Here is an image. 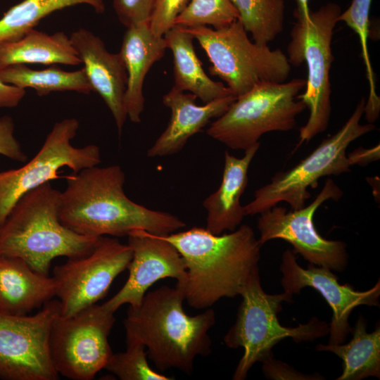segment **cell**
<instances>
[{"mask_svg": "<svg viewBox=\"0 0 380 380\" xmlns=\"http://www.w3.org/2000/svg\"><path fill=\"white\" fill-rule=\"evenodd\" d=\"M58 215L65 227L80 234L125 236L135 230L163 236L186 224L167 212L130 200L125 194V173L117 165L85 168L65 177Z\"/></svg>", "mask_w": 380, "mask_h": 380, "instance_id": "1", "label": "cell"}, {"mask_svg": "<svg viewBox=\"0 0 380 380\" xmlns=\"http://www.w3.org/2000/svg\"><path fill=\"white\" fill-rule=\"evenodd\" d=\"M159 236L182 255L186 275L176 285L182 289L188 305L196 309H206L221 298L240 295L252 272L259 267L262 245L247 224L224 234L195 227Z\"/></svg>", "mask_w": 380, "mask_h": 380, "instance_id": "2", "label": "cell"}, {"mask_svg": "<svg viewBox=\"0 0 380 380\" xmlns=\"http://www.w3.org/2000/svg\"><path fill=\"white\" fill-rule=\"evenodd\" d=\"M181 287L162 286L146 293L138 306H129L124 327L126 341L147 349V357L162 372L175 368L190 374L197 356L211 353L209 330L215 314L208 308L191 316L183 309Z\"/></svg>", "mask_w": 380, "mask_h": 380, "instance_id": "3", "label": "cell"}, {"mask_svg": "<svg viewBox=\"0 0 380 380\" xmlns=\"http://www.w3.org/2000/svg\"><path fill=\"white\" fill-rule=\"evenodd\" d=\"M61 191L50 182L24 194L0 226V255L24 260L35 272L49 276L51 261L90 252L98 239L80 234L60 221Z\"/></svg>", "mask_w": 380, "mask_h": 380, "instance_id": "4", "label": "cell"}, {"mask_svg": "<svg viewBox=\"0 0 380 380\" xmlns=\"http://www.w3.org/2000/svg\"><path fill=\"white\" fill-rule=\"evenodd\" d=\"M240 296L242 300L236 321L224 337L227 347L243 349L233 375L234 380L245 379L253 365L273 356L272 348L286 338L300 343L329 334V324L317 317L296 327L282 326L277 314L281 310L282 302L292 301V295L284 291L267 293L261 286L259 267L252 272Z\"/></svg>", "mask_w": 380, "mask_h": 380, "instance_id": "5", "label": "cell"}, {"mask_svg": "<svg viewBox=\"0 0 380 380\" xmlns=\"http://www.w3.org/2000/svg\"><path fill=\"white\" fill-rule=\"evenodd\" d=\"M305 80L258 83L236 97L228 109L207 129L211 138L232 149L246 150L271 132H288L305 108L298 99Z\"/></svg>", "mask_w": 380, "mask_h": 380, "instance_id": "6", "label": "cell"}, {"mask_svg": "<svg viewBox=\"0 0 380 380\" xmlns=\"http://www.w3.org/2000/svg\"><path fill=\"white\" fill-rule=\"evenodd\" d=\"M365 105L362 98L337 132L324 139L296 165L275 173L269 183L255 190L254 198L243 206L245 215L260 214L280 202L287 203L291 210L300 209L311 196L308 188L317 186L320 178L350 172L348 146L375 129L372 123H360Z\"/></svg>", "mask_w": 380, "mask_h": 380, "instance_id": "7", "label": "cell"}, {"mask_svg": "<svg viewBox=\"0 0 380 380\" xmlns=\"http://www.w3.org/2000/svg\"><path fill=\"white\" fill-rule=\"evenodd\" d=\"M183 27L206 53L210 74L224 81L235 97L258 83L284 82L289 76L291 65L286 55L252 42L239 20L219 29Z\"/></svg>", "mask_w": 380, "mask_h": 380, "instance_id": "8", "label": "cell"}, {"mask_svg": "<svg viewBox=\"0 0 380 380\" xmlns=\"http://www.w3.org/2000/svg\"><path fill=\"white\" fill-rule=\"evenodd\" d=\"M341 13L339 5L329 2L316 11H311L308 21H297L291 31L286 56L291 65H307L305 89L298 99L310 111L307 122L300 129L296 148L325 131L329 125L331 110L329 72L334 61L331 41Z\"/></svg>", "mask_w": 380, "mask_h": 380, "instance_id": "9", "label": "cell"}, {"mask_svg": "<svg viewBox=\"0 0 380 380\" xmlns=\"http://www.w3.org/2000/svg\"><path fill=\"white\" fill-rule=\"evenodd\" d=\"M114 312L96 303L53 320L49 351L58 374L72 380H91L105 368L113 353L108 336L114 324Z\"/></svg>", "mask_w": 380, "mask_h": 380, "instance_id": "10", "label": "cell"}, {"mask_svg": "<svg viewBox=\"0 0 380 380\" xmlns=\"http://www.w3.org/2000/svg\"><path fill=\"white\" fill-rule=\"evenodd\" d=\"M79 125L76 118L56 122L30 161L19 168L0 172V226L24 194L58 179L61 168L67 167L77 173L101 163L98 146L89 144L78 148L71 144Z\"/></svg>", "mask_w": 380, "mask_h": 380, "instance_id": "11", "label": "cell"}, {"mask_svg": "<svg viewBox=\"0 0 380 380\" xmlns=\"http://www.w3.org/2000/svg\"><path fill=\"white\" fill-rule=\"evenodd\" d=\"M61 312L51 299L33 315L0 312V379L56 380L49 351L52 323Z\"/></svg>", "mask_w": 380, "mask_h": 380, "instance_id": "12", "label": "cell"}, {"mask_svg": "<svg viewBox=\"0 0 380 380\" xmlns=\"http://www.w3.org/2000/svg\"><path fill=\"white\" fill-rule=\"evenodd\" d=\"M343 194L334 181L328 178L321 191L308 205L287 210L277 205L261 213L257 224L260 243L263 245L268 241L280 239L291 243L293 251L309 263L331 270L343 271L348 262L346 243L324 239L313 222L316 210L324 202L329 199L336 201Z\"/></svg>", "mask_w": 380, "mask_h": 380, "instance_id": "13", "label": "cell"}, {"mask_svg": "<svg viewBox=\"0 0 380 380\" xmlns=\"http://www.w3.org/2000/svg\"><path fill=\"white\" fill-rule=\"evenodd\" d=\"M132 256L128 244L102 236L88 253L56 266L52 277L61 315L71 316L104 298L114 279L127 269Z\"/></svg>", "mask_w": 380, "mask_h": 380, "instance_id": "14", "label": "cell"}, {"mask_svg": "<svg viewBox=\"0 0 380 380\" xmlns=\"http://www.w3.org/2000/svg\"><path fill=\"white\" fill-rule=\"evenodd\" d=\"M296 254L293 250L287 249L281 255V283L284 292L293 296L305 287L318 291L332 310L329 344L343 343L351 331L348 318L354 308L363 305H379V281L367 291H356L350 284H340L337 276L329 268L312 263L306 269L303 268L298 264Z\"/></svg>", "mask_w": 380, "mask_h": 380, "instance_id": "15", "label": "cell"}, {"mask_svg": "<svg viewBox=\"0 0 380 380\" xmlns=\"http://www.w3.org/2000/svg\"><path fill=\"white\" fill-rule=\"evenodd\" d=\"M127 236L132 252L129 277L120 290L102 304L114 313L125 304L139 305L148 289L160 279L174 278L180 282L186 275L182 255L167 241L143 230L133 231Z\"/></svg>", "mask_w": 380, "mask_h": 380, "instance_id": "16", "label": "cell"}, {"mask_svg": "<svg viewBox=\"0 0 380 380\" xmlns=\"http://www.w3.org/2000/svg\"><path fill=\"white\" fill-rule=\"evenodd\" d=\"M70 38L92 90L109 108L120 135L127 118L125 106L127 72L120 53L109 52L99 37L84 28L73 32Z\"/></svg>", "mask_w": 380, "mask_h": 380, "instance_id": "17", "label": "cell"}, {"mask_svg": "<svg viewBox=\"0 0 380 380\" xmlns=\"http://www.w3.org/2000/svg\"><path fill=\"white\" fill-rule=\"evenodd\" d=\"M197 97L174 86L163 97V104L171 110L170 122L163 132L148 150L150 158L163 157L179 152L186 141L212 120L222 115L235 100L229 95L197 105Z\"/></svg>", "mask_w": 380, "mask_h": 380, "instance_id": "18", "label": "cell"}, {"mask_svg": "<svg viewBox=\"0 0 380 380\" xmlns=\"http://www.w3.org/2000/svg\"><path fill=\"white\" fill-rule=\"evenodd\" d=\"M166 49L164 37L155 35L148 22L127 27L119 53L127 72L125 106L127 117L132 122H141L146 75L152 65L164 56Z\"/></svg>", "mask_w": 380, "mask_h": 380, "instance_id": "19", "label": "cell"}, {"mask_svg": "<svg viewBox=\"0 0 380 380\" xmlns=\"http://www.w3.org/2000/svg\"><path fill=\"white\" fill-rule=\"evenodd\" d=\"M260 142L245 150L242 158L224 152L222 181L218 189L203 202L207 212L206 229L214 234L234 231L245 215L241 198L248 182V169Z\"/></svg>", "mask_w": 380, "mask_h": 380, "instance_id": "20", "label": "cell"}, {"mask_svg": "<svg viewBox=\"0 0 380 380\" xmlns=\"http://www.w3.org/2000/svg\"><path fill=\"white\" fill-rule=\"evenodd\" d=\"M56 296L53 277L33 270L20 258L0 255V312L27 315Z\"/></svg>", "mask_w": 380, "mask_h": 380, "instance_id": "21", "label": "cell"}, {"mask_svg": "<svg viewBox=\"0 0 380 380\" xmlns=\"http://www.w3.org/2000/svg\"><path fill=\"white\" fill-rule=\"evenodd\" d=\"M163 37L172 53L175 87L189 91L203 103L232 95L223 83L213 80L205 72L194 47V37L183 27L175 25Z\"/></svg>", "mask_w": 380, "mask_h": 380, "instance_id": "22", "label": "cell"}, {"mask_svg": "<svg viewBox=\"0 0 380 380\" xmlns=\"http://www.w3.org/2000/svg\"><path fill=\"white\" fill-rule=\"evenodd\" d=\"M78 65L81 60L70 37L34 29L19 39L0 46V68L15 64Z\"/></svg>", "mask_w": 380, "mask_h": 380, "instance_id": "23", "label": "cell"}, {"mask_svg": "<svg viewBox=\"0 0 380 380\" xmlns=\"http://www.w3.org/2000/svg\"><path fill=\"white\" fill-rule=\"evenodd\" d=\"M350 333L353 338L346 344H318V351H329L343 360V371L337 380H361L380 377V327L369 333L367 321L360 315Z\"/></svg>", "mask_w": 380, "mask_h": 380, "instance_id": "24", "label": "cell"}, {"mask_svg": "<svg viewBox=\"0 0 380 380\" xmlns=\"http://www.w3.org/2000/svg\"><path fill=\"white\" fill-rule=\"evenodd\" d=\"M0 80L9 84L35 90L43 96L53 91H73L89 94L92 88L84 69L65 71L56 65L42 70H34L25 64H15L0 68Z\"/></svg>", "mask_w": 380, "mask_h": 380, "instance_id": "25", "label": "cell"}, {"mask_svg": "<svg viewBox=\"0 0 380 380\" xmlns=\"http://www.w3.org/2000/svg\"><path fill=\"white\" fill-rule=\"evenodd\" d=\"M78 4L92 7L97 13H103V0H23L10 8L0 18V46L16 41L39 22L52 13Z\"/></svg>", "mask_w": 380, "mask_h": 380, "instance_id": "26", "label": "cell"}, {"mask_svg": "<svg viewBox=\"0 0 380 380\" xmlns=\"http://www.w3.org/2000/svg\"><path fill=\"white\" fill-rule=\"evenodd\" d=\"M239 21L254 42L267 45L282 32L284 0H230Z\"/></svg>", "mask_w": 380, "mask_h": 380, "instance_id": "27", "label": "cell"}, {"mask_svg": "<svg viewBox=\"0 0 380 380\" xmlns=\"http://www.w3.org/2000/svg\"><path fill=\"white\" fill-rule=\"evenodd\" d=\"M372 0H353L350 6L341 12L338 21L344 22L357 35L362 49V57L366 69L369 83V96L365 101V118L369 123L376 120L380 112V98L377 95L374 74L369 55L367 39L369 37V11Z\"/></svg>", "mask_w": 380, "mask_h": 380, "instance_id": "28", "label": "cell"}, {"mask_svg": "<svg viewBox=\"0 0 380 380\" xmlns=\"http://www.w3.org/2000/svg\"><path fill=\"white\" fill-rule=\"evenodd\" d=\"M239 19L230 0H190L177 18L175 25L184 27L212 26L219 29Z\"/></svg>", "mask_w": 380, "mask_h": 380, "instance_id": "29", "label": "cell"}, {"mask_svg": "<svg viewBox=\"0 0 380 380\" xmlns=\"http://www.w3.org/2000/svg\"><path fill=\"white\" fill-rule=\"evenodd\" d=\"M125 352L113 353L105 369L121 380H170L174 378L153 370L148 363L145 347L137 341H126Z\"/></svg>", "mask_w": 380, "mask_h": 380, "instance_id": "30", "label": "cell"}, {"mask_svg": "<svg viewBox=\"0 0 380 380\" xmlns=\"http://www.w3.org/2000/svg\"><path fill=\"white\" fill-rule=\"evenodd\" d=\"M190 0H156L149 20V27L158 37L175 26V22L185 9Z\"/></svg>", "mask_w": 380, "mask_h": 380, "instance_id": "31", "label": "cell"}, {"mask_svg": "<svg viewBox=\"0 0 380 380\" xmlns=\"http://www.w3.org/2000/svg\"><path fill=\"white\" fill-rule=\"evenodd\" d=\"M156 0H113L114 11L126 27L149 23Z\"/></svg>", "mask_w": 380, "mask_h": 380, "instance_id": "32", "label": "cell"}, {"mask_svg": "<svg viewBox=\"0 0 380 380\" xmlns=\"http://www.w3.org/2000/svg\"><path fill=\"white\" fill-rule=\"evenodd\" d=\"M14 122L9 115L0 118V154L14 160L25 162L27 157L14 136Z\"/></svg>", "mask_w": 380, "mask_h": 380, "instance_id": "33", "label": "cell"}, {"mask_svg": "<svg viewBox=\"0 0 380 380\" xmlns=\"http://www.w3.org/2000/svg\"><path fill=\"white\" fill-rule=\"evenodd\" d=\"M262 371L268 379L279 380H317L324 379L319 374H304L289 365L270 357L262 362Z\"/></svg>", "mask_w": 380, "mask_h": 380, "instance_id": "34", "label": "cell"}, {"mask_svg": "<svg viewBox=\"0 0 380 380\" xmlns=\"http://www.w3.org/2000/svg\"><path fill=\"white\" fill-rule=\"evenodd\" d=\"M26 94L25 89L0 80V108L17 106Z\"/></svg>", "mask_w": 380, "mask_h": 380, "instance_id": "35", "label": "cell"}, {"mask_svg": "<svg viewBox=\"0 0 380 380\" xmlns=\"http://www.w3.org/2000/svg\"><path fill=\"white\" fill-rule=\"evenodd\" d=\"M350 165H366L379 159V145L372 148L359 147L347 155Z\"/></svg>", "mask_w": 380, "mask_h": 380, "instance_id": "36", "label": "cell"}, {"mask_svg": "<svg viewBox=\"0 0 380 380\" xmlns=\"http://www.w3.org/2000/svg\"><path fill=\"white\" fill-rule=\"evenodd\" d=\"M309 0H296L297 8L295 17L297 21L307 22L310 19V9L308 5Z\"/></svg>", "mask_w": 380, "mask_h": 380, "instance_id": "37", "label": "cell"}]
</instances>
